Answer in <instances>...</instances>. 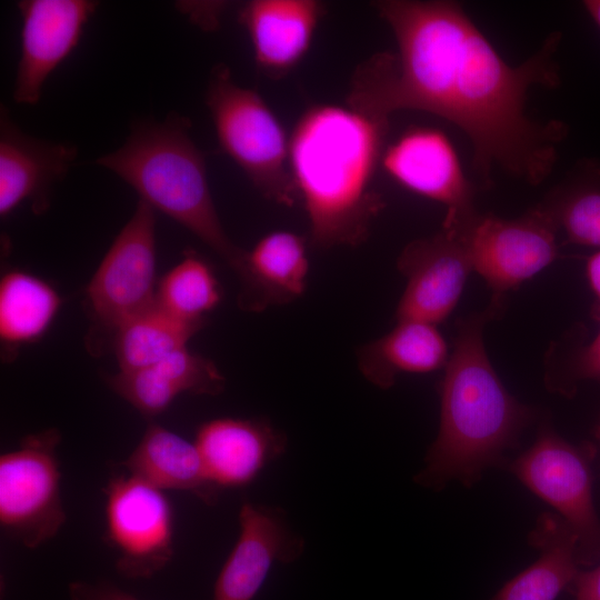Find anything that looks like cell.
I'll return each instance as SVG.
<instances>
[{
    "label": "cell",
    "instance_id": "obj_1",
    "mask_svg": "<svg viewBox=\"0 0 600 600\" xmlns=\"http://www.w3.org/2000/svg\"><path fill=\"white\" fill-rule=\"evenodd\" d=\"M390 27L397 52H379L359 66L347 104L390 117L401 110L444 119L468 138L481 183L493 168L532 186L551 173L567 127L534 121L526 110L533 87L554 89L560 32L518 66L509 64L456 1L372 2Z\"/></svg>",
    "mask_w": 600,
    "mask_h": 600
},
{
    "label": "cell",
    "instance_id": "obj_2",
    "mask_svg": "<svg viewBox=\"0 0 600 600\" xmlns=\"http://www.w3.org/2000/svg\"><path fill=\"white\" fill-rule=\"evenodd\" d=\"M389 120L348 104L318 103L296 122L289 163L316 247L353 248L368 239L384 207L372 184Z\"/></svg>",
    "mask_w": 600,
    "mask_h": 600
},
{
    "label": "cell",
    "instance_id": "obj_3",
    "mask_svg": "<svg viewBox=\"0 0 600 600\" xmlns=\"http://www.w3.org/2000/svg\"><path fill=\"white\" fill-rule=\"evenodd\" d=\"M503 310V300L457 323L439 383L440 424L416 481L441 489L450 481L473 486L491 467L506 466V452L519 443L536 417L504 387L488 357L483 330Z\"/></svg>",
    "mask_w": 600,
    "mask_h": 600
},
{
    "label": "cell",
    "instance_id": "obj_4",
    "mask_svg": "<svg viewBox=\"0 0 600 600\" xmlns=\"http://www.w3.org/2000/svg\"><path fill=\"white\" fill-rule=\"evenodd\" d=\"M190 128V120L177 113L163 121H138L126 142L96 163L121 178L154 211L188 229L238 276L247 250L224 231L209 188L206 157Z\"/></svg>",
    "mask_w": 600,
    "mask_h": 600
},
{
    "label": "cell",
    "instance_id": "obj_5",
    "mask_svg": "<svg viewBox=\"0 0 600 600\" xmlns=\"http://www.w3.org/2000/svg\"><path fill=\"white\" fill-rule=\"evenodd\" d=\"M220 149L268 200L293 207L299 194L289 163V139L264 99L239 86L230 68H212L206 91Z\"/></svg>",
    "mask_w": 600,
    "mask_h": 600
},
{
    "label": "cell",
    "instance_id": "obj_6",
    "mask_svg": "<svg viewBox=\"0 0 600 600\" xmlns=\"http://www.w3.org/2000/svg\"><path fill=\"white\" fill-rule=\"evenodd\" d=\"M591 442L572 443L544 422L534 442L506 467L533 494L550 504L578 540L581 567L600 560V518L592 493Z\"/></svg>",
    "mask_w": 600,
    "mask_h": 600
},
{
    "label": "cell",
    "instance_id": "obj_7",
    "mask_svg": "<svg viewBox=\"0 0 600 600\" xmlns=\"http://www.w3.org/2000/svg\"><path fill=\"white\" fill-rule=\"evenodd\" d=\"M60 439L57 429L29 434L0 457L1 528L30 549L52 539L67 519L57 457Z\"/></svg>",
    "mask_w": 600,
    "mask_h": 600
},
{
    "label": "cell",
    "instance_id": "obj_8",
    "mask_svg": "<svg viewBox=\"0 0 600 600\" xmlns=\"http://www.w3.org/2000/svg\"><path fill=\"white\" fill-rule=\"evenodd\" d=\"M154 210L139 200L86 289L94 324L112 338L136 314L156 302Z\"/></svg>",
    "mask_w": 600,
    "mask_h": 600
},
{
    "label": "cell",
    "instance_id": "obj_9",
    "mask_svg": "<svg viewBox=\"0 0 600 600\" xmlns=\"http://www.w3.org/2000/svg\"><path fill=\"white\" fill-rule=\"evenodd\" d=\"M476 216H446L439 231L412 240L401 250L397 267L406 287L397 304L396 321L418 320L438 326L450 316L473 271L467 232Z\"/></svg>",
    "mask_w": 600,
    "mask_h": 600
},
{
    "label": "cell",
    "instance_id": "obj_10",
    "mask_svg": "<svg viewBox=\"0 0 600 600\" xmlns=\"http://www.w3.org/2000/svg\"><path fill=\"white\" fill-rule=\"evenodd\" d=\"M558 231L542 204L513 219L478 213L467 232L472 269L486 281L492 298L503 300L508 291L556 260Z\"/></svg>",
    "mask_w": 600,
    "mask_h": 600
},
{
    "label": "cell",
    "instance_id": "obj_11",
    "mask_svg": "<svg viewBox=\"0 0 600 600\" xmlns=\"http://www.w3.org/2000/svg\"><path fill=\"white\" fill-rule=\"evenodd\" d=\"M106 529L127 578H149L173 556L174 516L163 490L133 474H117L104 488Z\"/></svg>",
    "mask_w": 600,
    "mask_h": 600
},
{
    "label": "cell",
    "instance_id": "obj_12",
    "mask_svg": "<svg viewBox=\"0 0 600 600\" xmlns=\"http://www.w3.org/2000/svg\"><path fill=\"white\" fill-rule=\"evenodd\" d=\"M380 166L399 186L446 207V216L477 214L474 188L450 138L440 129L413 126L384 148Z\"/></svg>",
    "mask_w": 600,
    "mask_h": 600
},
{
    "label": "cell",
    "instance_id": "obj_13",
    "mask_svg": "<svg viewBox=\"0 0 600 600\" xmlns=\"http://www.w3.org/2000/svg\"><path fill=\"white\" fill-rule=\"evenodd\" d=\"M96 0H21L20 58L12 98L34 106L52 72L78 47L84 28L96 13Z\"/></svg>",
    "mask_w": 600,
    "mask_h": 600
},
{
    "label": "cell",
    "instance_id": "obj_14",
    "mask_svg": "<svg viewBox=\"0 0 600 600\" xmlns=\"http://www.w3.org/2000/svg\"><path fill=\"white\" fill-rule=\"evenodd\" d=\"M78 148L29 136L0 111V217L6 219L21 203L30 202L34 213L49 209L53 186L73 166Z\"/></svg>",
    "mask_w": 600,
    "mask_h": 600
},
{
    "label": "cell",
    "instance_id": "obj_15",
    "mask_svg": "<svg viewBox=\"0 0 600 600\" xmlns=\"http://www.w3.org/2000/svg\"><path fill=\"white\" fill-rule=\"evenodd\" d=\"M240 533L214 583L212 600H252L277 561L290 562L303 549L280 510L244 502Z\"/></svg>",
    "mask_w": 600,
    "mask_h": 600
},
{
    "label": "cell",
    "instance_id": "obj_16",
    "mask_svg": "<svg viewBox=\"0 0 600 600\" xmlns=\"http://www.w3.org/2000/svg\"><path fill=\"white\" fill-rule=\"evenodd\" d=\"M324 4L316 0H250L239 11V22L250 39L258 70L281 79L308 53Z\"/></svg>",
    "mask_w": 600,
    "mask_h": 600
},
{
    "label": "cell",
    "instance_id": "obj_17",
    "mask_svg": "<svg viewBox=\"0 0 600 600\" xmlns=\"http://www.w3.org/2000/svg\"><path fill=\"white\" fill-rule=\"evenodd\" d=\"M194 443L210 481L243 487L286 449V436L264 419L217 418L202 423Z\"/></svg>",
    "mask_w": 600,
    "mask_h": 600
},
{
    "label": "cell",
    "instance_id": "obj_18",
    "mask_svg": "<svg viewBox=\"0 0 600 600\" xmlns=\"http://www.w3.org/2000/svg\"><path fill=\"white\" fill-rule=\"evenodd\" d=\"M309 270L303 237L287 230L263 236L247 251L237 276L239 307L248 312H262L298 300L306 292Z\"/></svg>",
    "mask_w": 600,
    "mask_h": 600
},
{
    "label": "cell",
    "instance_id": "obj_19",
    "mask_svg": "<svg viewBox=\"0 0 600 600\" xmlns=\"http://www.w3.org/2000/svg\"><path fill=\"white\" fill-rule=\"evenodd\" d=\"M108 382L142 416L153 418L166 411L183 392L221 393L226 378L213 361L184 347L151 367L119 371Z\"/></svg>",
    "mask_w": 600,
    "mask_h": 600
},
{
    "label": "cell",
    "instance_id": "obj_20",
    "mask_svg": "<svg viewBox=\"0 0 600 600\" xmlns=\"http://www.w3.org/2000/svg\"><path fill=\"white\" fill-rule=\"evenodd\" d=\"M449 348L438 326L397 320L387 333L357 351L360 373L380 389L391 388L403 373H429L444 368Z\"/></svg>",
    "mask_w": 600,
    "mask_h": 600
},
{
    "label": "cell",
    "instance_id": "obj_21",
    "mask_svg": "<svg viewBox=\"0 0 600 600\" xmlns=\"http://www.w3.org/2000/svg\"><path fill=\"white\" fill-rule=\"evenodd\" d=\"M538 559L506 582L490 600H556L581 571L578 540L557 513L544 512L529 536Z\"/></svg>",
    "mask_w": 600,
    "mask_h": 600
},
{
    "label": "cell",
    "instance_id": "obj_22",
    "mask_svg": "<svg viewBox=\"0 0 600 600\" xmlns=\"http://www.w3.org/2000/svg\"><path fill=\"white\" fill-rule=\"evenodd\" d=\"M122 466L163 491H187L208 504L220 490L210 481L196 443L158 423L148 426Z\"/></svg>",
    "mask_w": 600,
    "mask_h": 600
},
{
    "label": "cell",
    "instance_id": "obj_23",
    "mask_svg": "<svg viewBox=\"0 0 600 600\" xmlns=\"http://www.w3.org/2000/svg\"><path fill=\"white\" fill-rule=\"evenodd\" d=\"M61 306L47 281L22 270H11L0 281V339L21 346L42 337Z\"/></svg>",
    "mask_w": 600,
    "mask_h": 600
},
{
    "label": "cell",
    "instance_id": "obj_24",
    "mask_svg": "<svg viewBox=\"0 0 600 600\" xmlns=\"http://www.w3.org/2000/svg\"><path fill=\"white\" fill-rule=\"evenodd\" d=\"M202 327L174 317L154 302L114 333L112 341L119 371H136L158 363L187 347Z\"/></svg>",
    "mask_w": 600,
    "mask_h": 600
},
{
    "label": "cell",
    "instance_id": "obj_25",
    "mask_svg": "<svg viewBox=\"0 0 600 600\" xmlns=\"http://www.w3.org/2000/svg\"><path fill=\"white\" fill-rule=\"evenodd\" d=\"M541 204L569 242L600 249V161L579 163Z\"/></svg>",
    "mask_w": 600,
    "mask_h": 600
},
{
    "label": "cell",
    "instance_id": "obj_26",
    "mask_svg": "<svg viewBox=\"0 0 600 600\" xmlns=\"http://www.w3.org/2000/svg\"><path fill=\"white\" fill-rule=\"evenodd\" d=\"M222 300V289L211 266L189 251L159 281L156 302L174 317L206 324L207 316Z\"/></svg>",
    "mask_w": 600,
    "mask_h": 600
},
{
    "label": "cell",
    "instance_id": "obj_27",
    "mask_svg": "<svg viewBox=\"0 0 600 600\" xmlns=\"http://www.w3.org/2000/svg\"><path fill=\"white\" fill-rule=\"evenodd\" d=\"M581 380L600 381V330L591 342L572 354L567 369L551 388L568 394Z\"/></svg>",
    "mask_w": 600,
    "mask_h": 600
},
{
    "label": "cell",
    "instance_id": "obj_28",
    "mask_svg": "<svg viewBox=\"0 0 600 600\" xmlns=\"http://www.w3.org/2000/svg\"><path fill=\"white\" fill-rule=\"evenodd\" d=\"M70 600H139L112 583L74 581L69 584Z\"/></svg>",
    "mask_w": 600,
    "mask_h": 600
},
{
    "label": "cell",
    "instance_id": "obj_29",
    "mask_svg": "<svg viewBox=\"0 0 600 600\" xmlns=\"http://www.w3.org/2000/svg\"><path fill=\"white\" fill-rule=\"evenodd\" d=\"M576 600H600V563L579 572L571 586Z\"/></svg>",
    "mask_w": 600,
    "mask_h": 600
},
{
    "label": "cell",
    "instance_id": "obj_30",
    "mask_svg": "<svg viewBox=\"0 0 600 600\" xmlns=\"http://www.w3.org/2000/svg\"><path fill=\"white\" fill-rule=\"evenodd\" d=\"M586 276L594 297L592 316L600 321V249L587 259Z\"/></svg>",
    "mask_w": 600,
    "mask_h": 600
},
{
    "label": "cell",
    "instance_id": "obj_31",
    "mask_svg": "<svg viewBox=\"0 0 600 600\" xmlns=\"http://www.w3.org/2000/svg\"><path fill=\"white\" fill-rule=\"evenodd\" d=\"M583 7L592 21L600 29V0H586L583 1Z\"/></svg>",
    "mask_w": 600,
    "mask_h": 600
},
{
    "label": "cell",
    "instance_id": "obj_32",
    "mask_svg": "<svg viewBox=\"0 0 600 600\" xmlns=\"http://www.w3.org/2000/svg\"><path fill=\"white\" fill-rule=\"evenodd\" d=\"M598 432H599V438H600V424H599V431Z\"/></svg>",
    "mask_w": 600,
    "mask_h": 600
}]
</instances>
